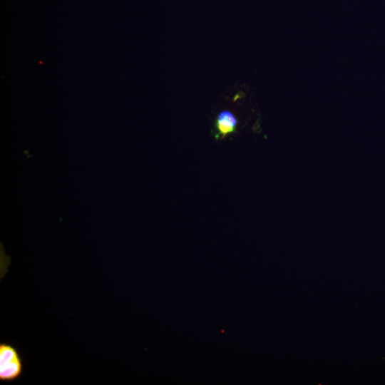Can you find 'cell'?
Returning <instances> with one entry per match:
<instances>
[{
  "instance_id": "obj_1",
  "label": "cell",
  "mask_w": 385,
  "mask_h": 385,
  "mask_svg": "<svg viewBox=\"0 0 385 385\" xmlns=\"http://www.w3.org/2000/svg\"><path fill=\"white\" fill-rule=\"evenodd\" d=\"M23 370L24 363L18 349L10 343L1 342L0 381H16L21 376Z\"/></svg>"
},
{
  "instance_id": "obj_2",
  "label": "cell",
  "mask_w": 385,
  "mask_h": 385,
  "mask_svg": "<svg viewBox=\"0 0 385 385\" xmlns=\"http://www.w3.org/2000/svg\"><path fill=\"white\" fill-rule=\"evenodd\" d=\"M237 120L233 113L227 110L219 112L214 123V136L216 140L236 132Z\"/></svg>"
}]
</instances>
